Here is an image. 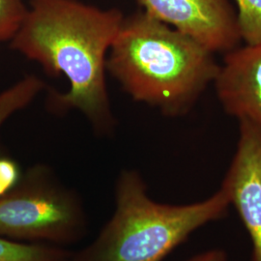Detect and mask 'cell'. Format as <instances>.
Instances as JSON below:
<instances>
[{"instance_id":"6da1fadb","label":"cell","mask_w":261,"mask_h":261,"mask_svg":"<svg viewBox=\"0 0 261 261\" xmlns=\"http://www.w3.org/2000/svg\"><path fill=\"white\" fill-rule=\"evenodd\" d=\"M123 20L118 9H100L79 0H30L11 48L38 62L48 75H65L70 87L54 96L56 110H77L105 130L112 119L107 57Z\"/></svg>"},{"instance_id":"7a4b0ae2","label":"cell","mask_w":261,"mask_h":261,"mask_svg":"<svg viewBox=\"0 0 261 261\" xmlns=\"http://www.w3.org/2000/svg\"><path fill=\"white\" fill-rule=\"evenodd\" d=\"M106 67L134 100L168 115L186 112L220 68L196 39L144 11L124 18Z\"/></svg>"},{"instance_id":"3957f363","label":"cell","mask_w":261,"mask_h":261,"mask_svg":"<svg viewBox=\"0 0 261 261\" xmlns=\"http://www.w3.org/2000/svg\"><path fill=\"white\" fill-rule=\"evenodd\" d=\"M229 204L223 188L194 204H160L148 196L137 172L124 171L111 221L72 261H162L198 227L224 216Z\"/></svg>"},{"instance_id":"277c9868","label":"cell","mask_w":261,"mask_h":261,"mask_svg":"<svg viewBox=\"0 0 261 261\" xmlns=\"http://www.w3.org/2000/svg\"><path fill=\"white\" fill-rule=\"evenodd\" d=\"M85 229L80 200L50 170L37 166L0 197V236L10 240L73 242Z\"/></svg>"},{"instance_id":"5b68a950","label":"cell","mask_w":261,"mask_h":261,"mask_svg":"<svg viewBox=\"0 0 261 261\" xmlns=\"http://www.w3.org/2000/svg\"><path fill=\"white\" fill-rule=\"evenodd\" d=\"M142 11L196 39L211 50L233 49L241 40L227 0H137Z\"/></svg>"},{"instance_id":"8992f818","label":"cell","mask_w":261,"mask_h":261,"mask_svg":"<svg viewBox=\"0 0 261 261\" xmlns=\"http://www.w3.org/2000/svg\"><path fill=\"white\" fill-rule=\"evenodd\" d=\"M222 188L251 236L252 261H261V129L240 121L237 151Z\"/></svg>"},{"instance_id":"52a82bcc","label":"cell","mask_w":261,"mask_h":261,"mask_svg":"<svg viewBox=\"0 0 261 261\" xmlns=\"http://www.w3.org/2000/svg\"><path fill=\"white\" fill-rule=\"evenodd\" d=\"M214 83L226 112L261 129V44L229 50Z\"/></svg>"},{"instance_id":"ba28073f","label":"cell","mask_w":261,"mask_h":261,"mask_svg":"<svg viewBox=\"0 0 261 261\" xmlns=\"http://www.w3.org/2000/svg\"><path fill=\"white\" fill-rule=\"evenodd\" d=\"M45 84L35 75H27L0 92V129L15 113L25 109L44 89Z\"/></svg>"},{"instance_id":"9c48e42d","label":"cell","mask_w":261,"mask_h":261,"mask_svg":"<svg viewBox=\"0 0 261 261\" xmlns=\"http://www.w3.org/2000/svg\"><path fill=\"white\" fill-rule=\"evenodd\" d=\"M0 261H72L57 248L24 244L0 236Z\"/></svg>"},{"instance_id":"30bf717a","label":"cell","mask_w":261,"mask_h":261,"mask_svg":"<svg viewBox=\"0 0 261 261\" xmlns=\"http://www.w3.org/2000/svg\"><path fill=\"white\" fill-rule=\"evenodd\" d=\"M239 34L247 45L261 44V0H235Z\"/></svg>"},{"instance_id":"8fae6325","label":"cell","mask_w":261,"mask_h":261,"mask_svg":"<svg viewBox=\"0 0 261 261\" xmlns=\"http://www.w3.org/2000/svg\"><path fill=\"white\" fill-rule=\"evenodd\" d=\"M25 0H0V43L11 42L28 16Z\"/></svg>"},{"instance_id":"7c38bea8","label":"cell","mask_w":261,"mask_h":261,"mask_svg":"<svg viewBox=\"0 0 261 261\" xmlns=\"http://www.w3.org/2000/svg\"><path fill=\"white\" fill-rule=\"evenodd\" d=\"M20 179L19 165L12 159L0 158V197L11 192Z\"/></svg>"},{"instance_id":"4fadbf2b","label":"cell","mask_w":261,"mask_h":261,"mask_svg":"<svg viewBox=\"0 0 261 261\" xmlns=\"http://www.w3.org/2000/svg\"><path fill=\"white\" fill-rule=\"evenodd\" d=\"M188 261H226V256L223 251L213 250L210 252L198 254Z\"/></svg>"}]
</instances>
